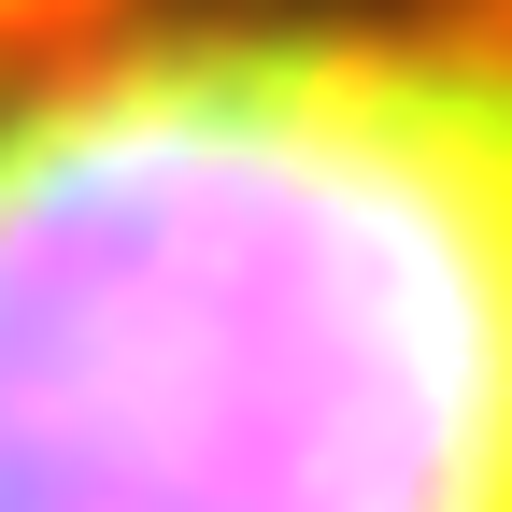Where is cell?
<instances>
[{
    "label": "cell",
    "mask_w": 512,
    "mask_h": 512,
    "mask_svg": "<svg viewBox=\"0 0 512 512\" xmlns=\"http://www.w3.org/2000/svg\"><path fill=\"white\" fill-rule=\"evenodd\" d=\"M0 512H512V43L214 15L15 86Z\"/></svg>",
    "instance_id": "1"
},
{
    "label": "cell",
    "mask_w": 512,
    "mask_h": 512,
    "mask_svg": "<svg viewBox=\"0 0 512 512\" xmlns=\"http://www.w3.org/2000/svg\"><path fill=\"white\" fill-rule=\"evenodd\" d=\"M43 15H72V0H0V57H15V43H29Z\"/></svg>",
    "instance_id": "2"
}]
</instances>
